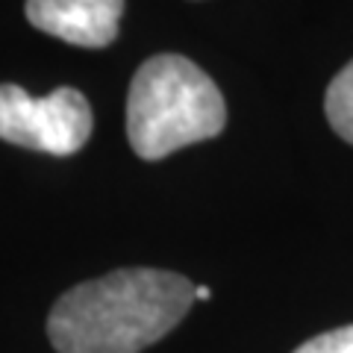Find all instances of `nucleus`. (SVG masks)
<instances>
[{
	"mask_svg": "<svg viewBox=\"0 0 353 353\" xmlns=\"http://www.w3.org/2000/svg\"><path fill=\"white\" fill-rule=\"evenodd\" d=\"M124 0H27L30 24L80 48H106L118 36Z\"/></svg>",
	"mask_w": 353,
	"mask_h": 353,
	"instance_id": "4",
	"label": "nucleus"
},
{
	"mask_svg": "<svg viewBox=\"0 0 353 353\" xmlns=\"http://www.w3.org/2000/svg\"><path fill=\"white\" fill-rule=\"evenodd\" d=\"M92 106L85 94L62 85L48 97H32L21 85H0V139L9 145L71 157L92 136Z\"/></svg>",
	"mask_w": 353,
	"mask_h": 353,
	"instance_id": "3",
	"label": "nucleus"
},
{
	"mask_svg": "<svg viewBox=\"0 0 353 353\" xmlns=\"http://www.w3.org/2000/svg\"><path fill=\"white\" fill-rule=\"evenodd\" d=\"M324 112H327L330 127L353 145V59L333 77V83L327 85Z\"/></svg>",
	"mask_w": 353,
	"mask_h": 353,
	"instance_id": "5",
	"label": "nucleus"
},
{
	"mask_svg": "<svg viewBox=\"0 0 353 353\" xmlns=\"http://www.w3.org/2000/svg\"><path fill=\"white\" fill-rule=\"evenodd\" d=\"M209 297H212V292H209L206 285H197L194 289V301H209Z\"/></svg>",
	"mask_w": 353,
	"mask_h": 353,
	"instance_id": "7",
	"label": "nucleus"
},
{
	"mask_svg": "<svg viewBox=\"0 0 353 353\" xmlns=\"http://www.w3.org/2000/svg\"><path fill=\"white\" fill-rule=\"evenodd\" d=\"M224 124V97L212 77L192 59L159 53L132 77L127 94V139L141 159H165L185 145L215 139Z\"/></svg>",
	"mask_w": 353,
	"mask_h": 353,
	"instance_id": "2",
	"label": "nucleus"
},
{
	"mask_svg": "<svg viewBox=\"0 0 353 353\" xmlns=\"http://www.w3.org/2000/svg\"><path fill=\"white\" fill-rule=\"evenodd\" d=\"M294 353H353V324L309 339Z\"/></svg>",
	"mask_w": 353,
	"mask_h": 353,
	"instance_id": "6",
	"label": "nucleus"
},
{
	"mask_svg": "<svg viewBox=\"0 0 353 353\" xmlns=\"http://www.w3.org/2000/svg\"><path fill=\"white\" fill-rule=\"evenodd\" d=\"M194 285L174 271L121 268L65 292L50 309L57 353H141L189 312Z\"/></svg>",
	"mask_w": 353,
	"mask_h": 353,
	"instance_id": "1",
	"label": "nucleus"
}]
</instances>
